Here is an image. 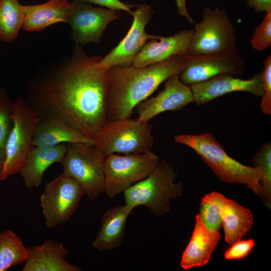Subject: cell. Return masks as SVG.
Returning a JSON list of instances; mask_svg holds the SVG:
<instances>
[{"label":"cell","instance_id":"6da1fadb","mask_svg":"<svg viewBox=\"0 0 271 271\" xmlns=\"http://www.w3.org/2000/svg\"><path fill=\"white\" fill-rule=\"evenodd\" d=\"M101 58L76 45L70 56L29 79L26 100L38 118L58 119L95 143L108 122L109 68Z\"/></svg>","mask_w":271,"mask_h":271},{"label":"cell","instance_id":"7a4b0ae2","mask_svg":"<svg viewBox=\"0 0 271 271\" xmlns=\"http://www.w3.org/2000/svg\"><path fill=\"white\" fill-rule=\"evenodd\" d=\"M186 65V55L172 56L144 67L114 66L108 69L106 98L109 121L130 118L135 107L169 77L179 75Z\"/></svg>","mask_w":271,"mask_h":271},{"label":"cell","instance_id":"3957f363","mask_svg":"<svg viewBox=\"0 0 271 271\" xmlns=\"http://www.w3.org/2000/svg\"><path fill=\"white\" fill-rule=\"evenodd\" d=\"M174 140L193 149L220 180L228 184L245 185L262 198L261 171L230 157L211 133H184L176 136Z\"/></svg>","mask_w":271,"mask_h":271},{"label":"cell","instance_id":"277c9868","mask_svg":"<svg viewBox=\"0 0 271 271\" xmlns=\"http://www.w3.org/2000/svg\"><path fill=\"white\" fill-rule=\"evenodd\" d=\"M177 177L171 164L160 160L146 178L123 192L125 204L132 210L144 206L157 216H163L170 210V201L182 196L183 183H174Z\"/></svg>","mask_w":271,"mask_h":271},{"label":"cell","instance_id":"5b68a950","mask_svg":"<svg viewBox=\"0 0 271 271\" xmlns=\"http://www.w3.org/2000/svg\"><path fill=\"white\" fill-rule=\"evenodd\" d=\"M13 126L5 147V160L0 180L19 173L32 150L35 147L34 139L39 118L22 96L13 102Z\"/></svg>","mask_w":271,"mask_h":271},{"label":"cell","instance_id":"8992f818","mask_svg":"<svg viewBox=\"0 0 271 271\" xmlns=\"http://www.w3.org/2000/svg\"><path fill=\"white\" fill-rule=\"evenodd\" d=\"M105 156L95 145L69 144L61 162L63 174L80 184L90 200L104 192Z\"/></svg>","mask_w":271,"mask_h":271},{"label":"cell","instance_id":"52a82bcc","mask_svg":"<svg viewBox=\"0 0 271 271\" xmlns=\"http://www.w3.org/2000/svg\"><path fill=\"white\" fill-rule=\"evenodd\" d=\"M152 127L136 119H119L109 121L98 136L95 145L105 157L114 154H138L150 151L154 139Z\"/></svg>","mask_w":271,"mask_h":271},{"label":"cell","instance_id":"ba28073f","mask_svg":"<svg viewBox=\"0 0 271 271\" xmlns=\"http://www.w3.org/2000/svg\"><path fill=\"white\" fill-rule=\"evenodd\" d=\"M202 19L196 23L187 55H200L225 52L236 46L232 22L224 10L206 8Z\"/></svg>","mask_w":271,"mask_h":271},{"label":"cell","instance_id":"9c48e42d","mask_svg":"<svg viewBox=\"0 0 271 271\" xmlns=\"http://www.w3.org/2000/svg\"><path fill=\"white\" fill-rule=\"evenodd\" d=\"M159 158L151 151L145 153L106 156L104 160V193L112 199L146 178L156 168Z\"/></svg>","mask_w":271,"mask_h":271},{"label":"cell","instance_id":"30bf717a","mask_svg":"<svg viewBox=\"0 0 271 271\" xmlns=\"http://www.w3.org/2000/svg\"><path fill=\"white\" fill-rule=\"evenodd\" d=\"M84 195L79 183L63 174L47 183L40 197L46 227L51 229L67 221L77 210Z\"/></svg>","mask_w":271,"mask_h":271},{"label":"cell","instance_id":"8fae6325","mask_svg":"<svg viewBox=\"0 0 271 271\" xmlns=\"http://www.w3.org/2000/svg\"><path fill=\"white\" fill-rule=\"evenodd\" d=\"M245 67V62L235 46L220 53L186 55V65L179 78L183 83L190 86L221 74L240 76L243 73Z\"/></svg>","mask_w":271,"mask_h":271},{"label":"cell","instance_id":"7c38bea8","mask_svg":"<svg viewBox=\"0 0 271 271\" xmlns=\"http://www.w3.org/2000/svg\"><path fill=\"white\" fill-rule=\"evenodd\" d=\"M119 11L96 7L90 3L74 0L70 3L67 23L76 45L98 43L108 25L118 19Z\"/></svg>","mask_w":271,"mask_h":271},{"label":"cell","instance_id":"4fadbf2b","mask_svg":"<svg viewBox=\"0 0 271 271\" xmlns=\"http://www.w3.org/2000/svg\"><path fill=\"white\" fill-rule=\"evenodd\" d=\"M132 24L125 37L118 45L103 58L100 63L104 67L114 66H130L144 44L156 35H151L145 31L146 25L152 15L151 7L146 4L138 6L132 14Z\"/></svg>","mask_w":271,"mask_h":271},{"label":"cell","instance_id":"5bb4252c","mask_svg":"<svg viewBox=\"0 0 271 271\" xmlns=\"http://www.w3.org/2000/svg\"><path fill=\"white\" fill-rule=\"evenodd\" d=\"M194 102L189 85L180 81L179 75H174L165 81L163 90L155 96L146 99L136 106V119L147 123L155 116L169 110L181 109Z\"/></svg>","mask_w":271,"mask_h":271},{"label":"cell","instance_id":"9a60e30c","mask_svg":"<svg viewBox=\"0 0 271 271\" xmlns=\"http://www.w3.org/2000/svg\"><path fill=\"white\" fill-rule=\"evenodd\" d=\"M189 86L194 102L198 106L233 92L245 91L260 97L263 95L260 72L248 79H241L230 74H221Z\"/></svg>","mask_w":271,"mask_h":271},{"label":"cell","instance_id":"2e32d148","mask_svg":"<svg viewBox=\"0 0 271 271\" xmlns=\"http://www.w3.org/2000/svg\"><path fill=\"white\" fill-rule=\"evenodd\" d=\"M193 34L192 29L183 30L169 37L156 36L144 44L131 65L137 67H144L175 55H187Z\"/></svg>","mask_w":271,"mask_h":271},{"label":"cell","instance_id":"e0dca14e","mask_svg":"<svg viewBox=\"0 0 271 271\" xmlns=\"http://www.w3.org/2000/svg\"><path fill=\"white\" fill-rule=\"evenodd\" d=\"M23 271H80L81 267L66 260L69 250L62 242L49 239L40 245L27 248Z\"/></svg>","mask_w":271,"mask_h":271},{"label":"cell","instance_id":"ac0fdd59","mask_svg":"<svg viewBox=\"0 0 271 271\" xmlns=\"http://www.w3.org/2000/svg\"><path fill=\"white\" fill-rule=\"evenodd\" d=\"M220 239L218 231L207 228L198 214H197L193 231L182 255L180 260L182 268L188 270L207 264Z\"/></svg>","mask_w":271,"mask_h":271},{"label":"cell","instance_id":"d6986e66","mask_svg":"<svg viewBox=\"0 0 271 271\" xmlns=\"http://www.w3.org/2000/svg\"><path fill=\"white\" fill-rule=\"evenodd\" d=\"M67 148L65 143L53 147H35L19 172L26 187L31 189L40 186L46 170L54 163L62 162Z\"/></svg>","mask_w":271,"mask_h":271},{"label":"cell","instance_id":"ffe728a7","mask_svg":"<svg viewBox=\"0 0 271 271\" xmlns=\"http://www.w3.org/2000/svg\"><path fill=\"white\" fill-rule=\"evenodd\" d=\"M132 211L125 204L107 210L103 214L101 226L92 245L101 251L117 247L123 239L126 220Z\"/></svg>","mask_w":271,"mask_h":271},{"label":"cell","instance_id":"44dd1931","mask_svg":"<svg viewBox=\"0 0 271 271\" xmlns=\"http://www.w3.org/2000/svg\"><path fill=\"white\" fill-rule=\"evenodd\" d=\"M70 6L69 0H49L41 4L25 6L23 28L28 32H39L56 23H67Z\"/></svg>","mask_w":271,"mask_h":271},{"label":"cell","instance_id":"7402d4cb","mask_svg":"<svg viewBox=\"0 0 271 271\" xmlns=\"http://www.w3.org/2000/svg\"><path fill=\"white\" fill-rule=\"evenodd\" d=\"M63 143L95 145L93 141L58 119L39 118L34 139L35 147H53Z\"/></svg>","mask_w":271,"mask_h":271},{"label":"cell","instance_id":"603a6c76","mask_svg":"<svg viewBox=\"0 0 271 271\" xmlns=\"http://www.w3.org/2000/svg\"><path fill=\"white\" fill-rule=\"evenodd\" d=\"M253 216L248 209L227 198L221 212V225L225 241L230 244L239 241L252 227Z\"/></svg>","mask_w":271,"mask_h":271},{"label":"cell","instance_id":"cb8c5ba5","mask_svg":"<svg viewBox=\"0 0 271 271\" xmlns=\"http://www.w3.org/2000/svg\"><path fill=\"white\" fill-rule=\"evenodd\" d=\"M25 17V6L18 0H0V40L11 43L16 39Z\"/></svg>","mask_w":271,"mask_h":271},{"label":"cell","instance_id":"d4e9b609","mask_svg":"<svg viewBox=\"0 0 271 271\" xmlns=\"http://www.w3.org/2000/svg\"><path fill=\"white\" fill-rule=\"evenodd\" d=\"M28 250L20 238L11 230L0 233V271L25 261Z\"/></svg>","mask_w":271,"mask_h":271},{"label":"cell","instance_id":"484cf974","mask_svg":"<svg viewBox=\"0 0 271 271\" xmlns=\"http://www.w3.org/2000/svg\"><path fill=\"white\" fill-rule=\"evenodd\" d=\"M226 199L217 192L208 193L202 198L198 215L209 229L218 231L221 227V212Z\"/></svg>","mask_w":271,"mask_h":271},{"label":"cell","instance_id":"4316f807","mask_svg":"<svg viewBox=\"0 0 271 271\" xmlns=\"http://www.w3.org/2000/svg\"><path fill=\"white\" fill-rule=\"evenodd\" d=\"M254 167L262 173L260 180L262 197L265 205L271 206V143H263L252 158Z\"/></svg>","mask_w":271,"mask_h":271},{"label":"cell","instance_id":"83f0119b","mask_svg":"<svg viewBox=\"0 0 271 271\" xmlns=\"http://www.w3.org/2000/svg\"><path fill=\"white\" fill-rule=\"evenodd\" d=\"M13 102L6 90L0 88V148L5 151L7 138L13 126Z\"/></svg>","mask_w":271,"mask_h":271},{"label":"cell","instance_id":"f1b7e54d","mask_svg":"<svg viewBox=\"0 0 271 271\" xmlns=\"http://www.w3.org/2000/svg\"><path fill=\"white\" fill-rule=\"evenodd\" d=\"M250 44L257 51H262L270 46L271 10L266 13L260 24L256 27Z\"/></svg>","mask_w":271,"mask_h":271},{"label":"cell","instance_id":"f546056e","mask_svg":"<svg viewBox=\"0 0 271 271\" xmlns=\"http://www.w3.org/2000/svg\"><path fill=\"white\" fill-rule=\"evenodd\" d=\"M263 95L260 104V109L265 115L271 114V55L264 62V69L261 73Z\"/></svg>","mask_w":271,"mask_h":271},{"label":"cell","instance_id":"4dcf8cb0","mask_svg":"<svg viewBox=\"0 0 271 271\" xmlns=\"http://www.w3.org/2000/svg\"><path fill=\"white\" fill-rule=\"evenodd\" d=\"M254 245L252 239L238 241L232 244L224 253L227 260L240 259L247 256Z\"/></svg>","mask_w":271,"mask_h":271},{"label":"cell","instance_id":"1f68e13d","mask_svg":"<svg viewBox=\"0 0 271 271\" xmlns=\"http://www.w3.org/2000/svg\"><path fill=\"white\" fill-rule=\"evenodd\" d=\"M88 3L94 4L101 6L105 7L108 9L115 11H124L130 14H132L131 9L134 8V5H128L124 4L119 0H79Z\"/></svg>","mask_w":271,"mask_h":271},{"label":"cell","instance_id":"d6a6232c","mask_svg":"<svg viewBox=\"0 0 271 271\" xmlns=\"http://www.w3.org/2000/svg\"><path fill=\"white\" fill-rule=\"evenodd\" d=\"M247 6L257 12H266L271 10V0H247Z\"/></svg>","mask_w":271,"mask_h":271},{"label":"cell","instance_id":"836d02e7","mask_svg":"<svg viewBox=\"0 0 271 271\" xmlns=\"http://www.w3.org/2000/svg\"><path fill=\"white\" fill-rule=\"evenodd\" d=\"M5 160V151L0 148V174L2 172L4 163Z\"/></svg>","mask_w":271,"mask_h":271}]
</instances>
